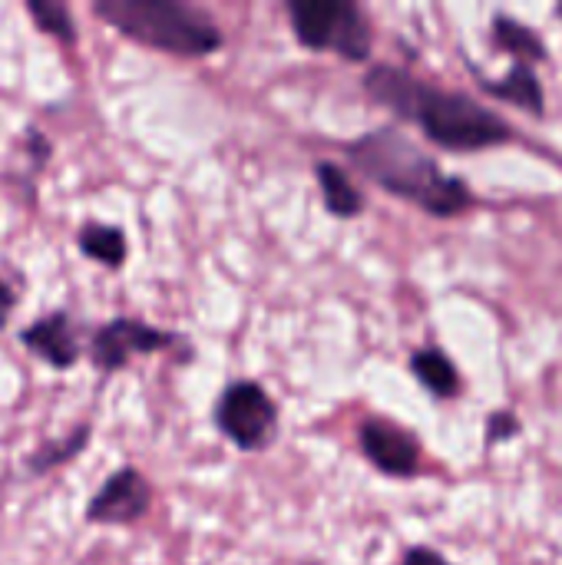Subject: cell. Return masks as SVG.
<instances>
[{
	"instance_id": "cell-11",
	"label": "cell",
	"mask_w": 562,
	"mask_h": 565,
	"mask_svg": "<svg viewBox=\"0 0 562 565\" xmlns=\"http://www.w3.org/2000/svg\"><path fill=\"white\" fill-rule=\"evenodd\" d=\"M490 40H494L497 50L510 53L513 63L537 66V63H547L550 60L547 40L533 26H527L523 20H517L513 13H494V20H490Z\"/></svg>"
},
{
	"instance_id": "cell-9",
	"label": "cell",
	"mask_w": 562,
	"mask_h": 565,
	"mask_svg": "<svg viewBox=\"0 0 562 565\" xmlns=\"http://www.w3.org/2000/svg\"><path fill=\"white\" fill-rule=\"evenodd\" d=\"M17 341L30 358L43 361L53 371H73L86 354V344L79 341V328H76L73 315L63 308L46 311L36 321H30L26 328H20Z\"/></svg>"
},
{
	"instance_id": "cell-20",
	"label": "cell",
	"mask_w": 562,
	"mask_h": 565,
	"mask_svg": "<svg viewBox=\"0 0 562 565\" xmlns=\"http://www.w3.org/2000/svg\"><path fill=\"white\" fill-rule=\"evenodd\" d=\"M17 305H20V295H17V291H13V285L0 275V331L10 324V318H13Z\"/></svg>"
},
{
	"instance_id": "cell-18",
	"label": "cell",
	"mask_w": 562,
	"mask_h": 565,
	"mask_svg": "<svg viewBox=\"0 0 562 565\" xmlns=\"http://www.w3.org/2000/svg\"><path fill=\"white\" fill-rule=\"evenodd\" d=\"M520 434H523V424H520V417L513 411H494L487 417V447L517 440Z\"/></svg>"
},
{
	"instance_id": "cell-8",
	"label": "cell",
	"mask_w": 562,
	"mask_h": 565,
	"mask_svg": "<svg viewBox=\"0 0 562 565\" xmlns=\"http://www.w3.org/2000/svg\"><path fill=\"white\" fill-rule=\"evenodd\" d=\"M358 447H361L364 460L391 480H411L421 473V463H424L421 440L407 427L394 424L391 417L361 420Z\"/></svg>"
},
{
	"instance_id": "cell-2",
	"label": "cell",
	"mask_w": 562,
	"mask_h": 565,
	"mask_svg": "<svg viewBox=\"0 0 562 565\" xmlns=\"http://www.w3.org/2000/svg\"><path fill=\"white\" fill-rule=\"evenodd\" d=\"M344 152L348 162L381 192L421 209L431 218H457L477 205L467 179L441 169V162L427 156L414 139H407L397 126L364 132L351 139Z\"/></svg>"
},
{
	"instance_id": "cell-17",
	"label": "cell",
	"mask_w": 562,
	"mask_h": 565,
	"mask_svg": "<svg viewBox=\"0 0 562 565\" xmlns=\"http://www.w3.org/2000/svg\"><path fill=\"white\" fill-rule=\"evenodd\" d=\"M23 156H26V162H30V175H40L46 166H50V156H53V142H50V136L46 132H40L33 122L23 129Z\"/></svg>"
},
{
	"instance_id": "cell-12",
	"label": "cell",
	"mask_w": 562,
	"mask_h": 565,
	"mask_svg": "<svg viewBox=\"0 0 562 565\" xmlns=\"http://www.w3.org/2000/svg\"><path fill=\"white\" fill-rule=\"evenodd\" d=\"M315 179H318L321 202H325L328 215H335V218H361L364 215L368 199L354 185L348 169H341L338 162H315Z\"/></svg>"
},
{
	"instance_id": "cell-16",
	"label": "cell",
	"mask_w": 562,
	"mask_h": 565,
	"mask_svg": "<svg viewBox=\"0 0 562 565\" xmlns=\"http://www.w3.org/2000/svg\"><path fill=\"white\" fill-rule=\"evenodd\" d=\"M23 13L30 17L33 30L56 40L60 46H76L79 43V30L73 20V10L63 0H23Z\"/></svg>"
},
{
	"instance_id": "cell-7",
	"label": "cell",
	"mask_w": 562,
	"mask_h": 565,
	"mask_svg": "<svg viewBox=\"0 0 562 565\" xmlns=\"http://www.w3.org/2000/svg\"><path fill=\"white\" fill-rule=\"evenodd\" d=\"M152 510V483L139 467H116L89 497L83 520L89 526H136Z\"/></svg>"
},
{
	"instance_id": "cell-14",
	"label": "cell",
	"mask_w": 562,
	"mask_h": 565,
	"mask_svg": "<svg viewBox=\"0 0 562 565\" xmlns=\"http://www.w3.org/2000/svg\"><path fill=\"white\" fill-rule=\"evenodd\" d=\"M89 437H93V424H76L73 430H66L63 437H53V440H43L36 450H30L23 457V470L26 477H46L60 467H66L70 460H76L86 447H89Z\"/></svg>"
},
{
	"instance_id": "cell-19",
	"label": "cell",
	"mask_w": 562,
	"mask_h": 565,
	"mask_svg": "<svg viewBox=\"0 0 562 565\" xmlns=\"http://www.w3.org/2000/svg\"><path fill=\"white\" fill-rule=\"evenodd\" d=\"M401 565H457L450 563L441 550H434V546H411L407 550V556L401 559Z\"/></svg>"
},
{
	"instance_id": "cell-15",
	"label": "cell",
	"mask_w": 562,
	"mask_h": 565,
	"mask_svg": "<svg viewBox=\"0 0 562 565\" xmlns=\"http://www.w3.org/2000/svg\"><path fill=\"white\" fill-rule=\"evenodd\" d=\"M411 374L437 401H454L460 394V371H457V364L441 348H421V351H414L411 354Z\"/></svg>"
},
{
	"instance_id": "cell-5",
	"label": "cell",
	"mask_w": 562,
	"mask_h": 565,
	"mask_svg": "<svg viewBox=\"0 0 562 565\" xmlns=\"http://www.w3.org/2000/svg\"><path fill=\"white\" fill-rule=\"evenodd\" d=\"M212 424L242 454H258L268 450L278 437V404L258 381L242 377L219 394Z\"/></svg>"
},
{
	"instance_id": "cell-6",
	"label": "cell",
	"mask_w": 562,
	"mask_h": 565,
	"mask_svg": "<svg viewBox=\"0 0 562 565\" xmlns=\"http://www.w3.org/2000/svg\"><path fill=\"white\" fill-rule=\"evenodd\" d=\"M179 344H185V338H179L166 328H156L142 318L119 315L89 334L86 358H89L93 371H99V377L109 381L113 374L126 371L136 358L162 354V351H172Z\"/></svg>"
},
{
	"instance_id": "cell-3",
	"label": "cell",
	"mask_w": 562,
	"mask_h": 565,
	"mask_svg": "<svg viewBox=\"0 0 562 565\" xmlns=\"http://www.w3.org/2000/svg\"><path fill=\"white\" fill-rule=\"evenodd\" d=\"M89 10L119 36L179 60H205L225 43L215 17L182 0H93Z\"/></svg>"
},
{
	"instance_id": "cell-10",
	"label": "cell",
	"mask_w": 562,
	"mask_h": 565,
	"mask_svg": "<svg viewBox=\"0 0 562 565\" xmlns=\"http://www.w3.org/2000/svg\"><path fill=\"white\" fill-rule=\"evenodd\" d=\"M474 73H477L480 89H484L490 99L513 103V106L533 113L537 119L547 116V93H543V83H540V76H537V70H533L530 63H513V66L507 70V76H500V79H490V76H484L480 70H474Z\"/></svg>"
},
{
	"instance_id": "cell-1",
	"label": "cell",
	"mask_w": 562,
	"mask_h": 565,
	"mask_svg": "<svg viewBox=\"0 0 562 565\" xmlns=\"http://www.w3.org/2000/svg\"><path fill=\"white\" fill-rule=\"evenodd\" d=\"M364 89L401 116V122L417 126L437 149L447 152H484L517 139L513 122H507L497 109L460 89L434 86L397 63H374L364 76Z\"/></svg>"
},
{
	"instance_id": "cell-21",
	"label": "cell",
	"mask_w": 562,
	"mask_h": 565,
	"mask_svg": "<svg viewBox=\"0 0 562 565\" xmlns=\"http://www.w3.org/2000/svg\"><path fill=\"white\" fill-rule=\"evenodd\" d=\"M560 17H562V3H560Z\"/></svg>"
},
{
	"instance_id": "cell-13",
	"label": "cell",
	"mask_w": 562,
	"mask_h": 565,
	"mask_svg": "<svg viewBox=\"0 0 562 565\" xmlns=\"http://www.w3.org/2000/svg\"><path fill=\"white\" fill-rule=\"evenodd\" d=\"M76 248H79L83 258H89V262H96V265H103L109 271H119L126 265V258H129L126 232L119 225H113V222H96V218H89V222H83L76 228Z\"/></svg>"
},
{
	"instance_id": "cell-4",
	"label": "cell",
	"mask_w": 562,
	"mask_h": 565,
	"mask_svg": "<svg viewBox=\"0 0 562 565\" xmlns=\"http://www.w3.org/2000/svg\"><path fill=\"white\" fill-rule=\"evenodd\" d=\"M291 33L305 50H328L348 63H368L374 50V30L361 3L354 0H288Z\"/></svg>"
}]
</instances>
